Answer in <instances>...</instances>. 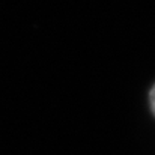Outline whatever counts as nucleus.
<instances>
[{
  "instance_id": "obj_1",
  "label": "nucleus",
  "mask_w": 155,
  "mask_h": 155,
  "mask_svg": "<svg viewBox=\"0 0 155 155\" xmlns=\"http://www.w3.org/2000/svg\"><path fill=\"white\" fill-rule=\"evenodd\" d=\"M149 104H151V110H152V113L155 116V84L152 86V89L149 92Z\"/></svg>"
}]
</instances>
